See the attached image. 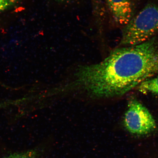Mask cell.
Wrapping results in <instances>:
<instances>
[{
  "label": "cell",
  "mask_w": 158,
  "mask_h": 158,
  "mask_svg": "<svg viewBox=\"0 0 158 158\" xmlns=\"http://www.w3.org/2000/svg\"><path fill=\"white\" fill-rule=\"evenodd\" d=\"M72 84L73 90L99 98L121 96L137 88L140 81L134 47H120L101 62L79 67Z\"/></svg>",
  "instance_id": "6da1fadb"
},
{
  "label": "cell",
  "mask_w": 158,
  "mask_h": 158,
  "mask_svg": "<svg viewBox=\"0 0 158 158\" xmlns=\"http://www.w3.org/2000/svg\"><path fill=\"white\" fill-rule=\"evenodd\" d=\"M114 21L123 26L133 17V6L131 0H106Z\"/></svg>",
  "instance_id": "277c9868"
},
{
  "label": "cell",
  "mask_w": 158,
  "mask_h": 158,
  "mask_svg": "<svg viewBox=\"0 0 158 158\" xmlns=\"http://www.w3.org/2000/svg\"><path fill=\"white\" fill-rule=\"evenodd\" d=\"M59 1H67V0H59Z\"/></svg>",
  "instance_id": "9c48e42d"
},
{
  "label": "cell",
  "mask_w": 158,
  "mask_h": 158,
  "mask_svg": "<svg viewBox=\"0 0 158 158\" xmlns=\"http://www.w3.org/2000/svg\"><path fill=\"white\" fill-rule=\"evenodd\" d=\"M137 88L143 94H151L158 96V76L144 81Z\"/></svg>",
  "instance_id": "8992f818"
},
{
  "label": "cell",
  "mask_w": 158,
  "mask_h": 158,
  "mask_svg": "<svg viewBox=\"0 0 158 158\" xmlns=\"http://www.w3.org/2000/svg\"><path fill=\"white\" fill-rule=\"evenodd\" d=\"M123 124L128 131L137 135H147L156 128L155 120L149 110L135 98L128 102Z\"/></svg>",
  "instance_id": "3957f363"
},
{
  "label": "cell",
  "mask_w": 158,
  "mask_h": 158,
  "mask_svg": "<svg viewBox=\"0 0 158 158\" xmlns=\"http://www.w3.org/2000/svg\"><path fill=\"white\" fill-rule=\"evenodd\" d=\"M92 1H93L94 3H96L98 1V0H92Z\"/></svg>",
  "instance_id": "ba28073f"
},
{
  "label": "cell",
  "mask_w": 158,
  "mask_h": 158,
  "mask_svg": "<svg viewBox=\"0 0 158 158\" xmlns=\"http://www.w3.org/2000/svg\"><path fill=\"white\" fill-rule=\"evenodd\" d=\"M48 150L47 143H43L27 151L10 154L2 158H42Z\"/></svg>",
  "instance_id": "5b68a950"
},
{
  "label": "cell",
  "mask_w": 158,
  "mask_h": 158,
  "mask_svg": "<svg viewBox=\"0 0 158 158\" xmlns=\"http://www.w3.org/2000/svg\"><path fill=\"white\" fill-rule=\"evenodd\" d=\"M158 34V5L148 4L133 16L122 31L121 47L133 46Z\"/></svg>",
  "instance_id": "7a4b0ae2"
},
{
  "label": "cell",
  "mask_w": 158,
  "mask_h": 158,
  "mask_svg": "<svg viewBox=\"0 0 158 158\" xmlns=\"http://www.w3.org/2000/svg\"><path fill=\"white\" fill-rule=\"evenodd\" d=\"M18 0H0V12L15 5Z\"/></svg>",
  "instance_id": "52a82bcc"
}]
</instances>
